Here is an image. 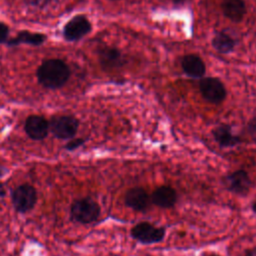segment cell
Returning a JSON list of instances; mask_svg holds the SVG:
<instances>
[{
	"instance_id": "1",
	"label": "cell",
	"mask_w": 256,
	"mask_h": 256,
	"mask_svg": "<svg viewBox=\"0 0 256 256\" xmlns=\"http://www.w3.org/2000/svg\"><path fill=\"white\" fill-rule=\"evenodd\" d=\"M69 66L60 59L45 60L37 69L38 82L45 88L62 87L70 77Z\"/></svg>"
},
{
	"instance_id": "2",
	"label": "cell",
	"mask_w": 256,
	"mask_h": 256,
	"mask_svg": "<svg viewBox=\"0 0 256 256\" xmlns=\"http://www.w3.org/2000/svg\"><path fill=\"white\" fill-rule=\"evenodd\" d=\"M71 218L82 224L95 221L100 215V207L96 201L86 197L74 201L71 205Z\"/></svg>"
},
{
	"instance_id": "3",
	"label": "cell",
	"mask_w": 256,
	"mask_h": 256,
	"mask_svg": "<svg viewBox=\"0 0 256 256\" xmlns=\"http://www.w3.org/2000/svg\"><path fill=\"white\" fill-rule=\"evenodd\" d=\"M199 90L202 97L212 104H219L226 97L225 86L222 81L216 77L200 78Z\"/></svg>"
},
{
	"instance_id": "4",
	"label": "cell",
	"mask_w": 256,
	"mask_h": 256,
	"mask_svg": "<svg viewBox=\"0 0 256 256\" xmlns=\"http://www.w3.org/2000/svg\"><path fill=\"white\" fill-rule=\"evenodd\" d=\"M79 127L77 118L71 115L54 116L49 122V128L53 135L59 139L72 138Z\"/></svg>"
},
{
	"instance_id": "5",
	"label": "cell",
	"mask_w": 256,
	"mask_h": 256,
	"mask_svg": "<svg viewBox=\"0 0 256 256\" xmlns=\"http://www.w3.org/2000/svg\"><path fill=\"white\" fill-rule=\"evenodd\" d=\"M165 233L164 227H156L148 222L138 223L131 229V236L143 244L160 242L164 239Z\"/></svg>"
},
{
	"instance_id": "6",
	"label": "cell",
	"mask_w": 256,
	"mask_h": 256,
	"mask_svg": "<svg viewBox=\"0 0 256 256\" xmlns=\"http://www.w3.org/2000/svg\"><path fill=\"white\" fill-rule=\"evenodd\" d=\"M37 200V193L33 186L22 184L14 189L12 193V201L18 212L25 213L31 210Z\"/></svg>"
},
{
	"instance_id": "7",
	"label": "cell",
	"mask_w": 256,
	"mask_h": 256,
	"mask_svg": "<svg viewBox=\"0 0 256 256\" xmlns=\"http://www.w3.org/2000/svg\"><path fill=\"white\" fill-rule=\"evenodd\" d=\"M91 23L85 15H75L63 28V36L67 41H77L91 31Z\"/></svg>"
},
{
	"instance_id": "8",
	"label": "cell",
	"mask_w": 256,
	"mask_h": 256,
	"mask_svg": "<svg viewBox=\"0 0 256 256\" xmlns=\"http://www.w3.org/2000/svg\"><path fill=\"white\" fill-rule=\"evenodd\" d=\"M224 183L229 191L242 196L246 195L252 186V181L245 170H237L227 175Z\"/></svg>"
},
{
	"instance_id": "9",
	"label": "cell",
	"mask_w": 256,
	"mask_h": 256,
	"mask_svg": "<svg viewBox=\"0 0 256 256\" xmlns=\"http://www.w3.org/2000/svg\"><path fill=\"white\" fill-rule=\"evenodd\" d=\"M24 129L31 139L41 140L48 134L49 122L40 115H31L26 119Z\"/></svg>"
},
{
	"instance_id": "10",
	"label": "cell",
	"mask_w": 256,
	"mask_h": 256,
	"mask_svg": "<svg viewBox=\"0 0 256 256\" xmlns=\"http://www.w3.org/2000/svg\"><path fill=\"white\" fill-rule=\"evenodd\" d=\"M124 202L135 211H146L150 205V197L143 188L134 187L126 192Z\"/></svg>"
},
{
	"instance_id": "11",
	"label": "cell",
	"mask_w": 256,
	"mask_h": 256,
	"mask_svg": "<svg viewBox=\"0 0 256 256\" xmlns=\"http://www.w3.org/2000/svg\"><path fill=\"white\" fill-rule=\"evenodd\" d=\"M181 67L184 73L191 78H202L206 72V66L197 54H187L181 58Z\"/></svg>"
},
{
	"instance_id": "12",
	"label": "cell",
	"mask_w": 256,
	"mask_h": 256,
	"mask_svg": "<svg viewBox=\"0 0 256 256\" xmlns=\"http://www.w3.org/2000/svg\"><path fill=\"white\" fill-rule=\"evenodd\" d=\"M177 200L176 191L169 186H160L155 189L151 196L153 204L161 208H171Z\"/></svg>"
},
{
	"instance_id": "13",
	"label": "cell",
	"mask_w": 256,
	"mask_h": 256,
	"mask_svg": "<svg viewBox=\"0 0 256 256\" xmlns=\"http://www.w3.org/2000/svg\"><path fill=\"white\" fill-rule=\"evenodd\" d=\"M99 61L104 68H118L124 64V58L119 49L115 47H103L99 51Z\"/></svg>"
},
{
	"instance_id": "14",
	"label": "cell",
	"mask_w": 256,
	"mask_h": 256,
	"mask_svg": "<svg viewBox=\"0 0 256 256\" xmlns=\"http://www.w3.org/2000/svg\"><path fill=\"white\" fill-rule=\"evenodd\" d=\"M213 137L221 147H233L241 142L239 136L233 134L230 125L220 124L212 131Z\"/></svg>"
},
{
	"instance_id": "15",
	"label": "cell",
	"mask_w": 256,
	"mask_h": 256,
	"mask_svg": "<svg viewBox=\"0 0 256 256\" xmlns=\"http://www.w3.org/2000/svg\"><path fill=\"white\" fill-rule=\"evenodd\" d=\"M221 8L225 17L233 22L241 21L246 14V5L243 0H223Z\"/></svg>"
},
{
	"instance_id": "16",
	"label": "cell",
	"mask_w": 256,
	"mask_h": 256,
	"mask_svg": "<svg viewBox=\"0 0 256 256\" xmlns=\"http://www.w3.org/2000/svg\"><path fill=\"white\" fill-rule=\"evenodd\" d=\"M46 40V36L41 33H32L29 31H20L16 37L7 40L8 46H16L19 44H28L32 46H39Z\"/></svg>"
},
{
	"instance_id": "17",
	"label": "cell",
	"mask_w": 256,
	"mask_h": 256,
	"mask_svg": "<svg viewBox=\"0 0 256 256\" xmlns=\"http://www.w3.org/2000/svg\"><path fill=\"white\" fill-rule=\"evenodd\" d=\"M212 46L220 53H229L234 50L236 41L233 37L225 32H218L212 38Z\"/></svg>"
},
{
	"instance_id": "18",
	"label": "cell",
	"mask_w": 256,
	"mask_h": 256,
	"mask_svg": "<svg viewBox=\"0 0 256 256\" xmlns=\"http://www.w3.org/2000/svg\"><path fill=\"white\" fill-rule=\"evenodd\" d=\"M8 33H9V28L8 26L0 22V43H6L8 40Z\"/></svg>"
},
{
	"instance_id": "19",
	"label": "cell",
	"mask_w": 256,
	"mask_h": 256,
	"mask_svg": "<svg viewBox=\"0 0 256 256\" xmlns=\"http://www.w3.org/2000/svg\"><path fill=\"white\" fill-rule=\"evenodd\" d=\"M84 142H85V140H84V139H82V138L73 139V140H70V141L66 144L65 148H66L67 150H74V149L78 148L79 146H81Z\"/></svg>"
},
{
	"instance_id": "20",
	"label": "cell",
	"mask_w": 256,
	"mask_h": 256,
	"mask_svg": "<svg viewBox=\"0 0 256 256\" xmlns=\"http://www.w3.org/2000/svg\"><path fill=\"white\" fill-rule=\"evenodd\" d=\"M248 131L251 134V136L256 139V117L253 118L249 124H248Z\"/></svg>"
},
{
	"instance_id": "21",
	"label": "cell",
	"mask_w": 256,
	"mask_h": 256,
	"mask_svg": "<svg viewBox=\"0 0 256 256\" xmlns=\"http://www.w3.org/2000/svg\"><path fill=\"white\" fill-rule=\"evenodd\" d=\"M30 3L32 5H35V6H43L45 5L49 0H29Z\"/></svg>"
},
{
	"instance_id": "22",
	"label": "cell",
	"mask_w": 256,
	"mask_h": 256,
	"mask_svg": "<svg viewBox=\"0 0 256 256\" xmlns=\"http://www.w3.org/2000/svg\"><path fill=\"white\" fill-rule=\"evenodd\" d=\"M245 256H256V248L249 249V250L245 253Z\"/></svg>"
},
{
	"instance_id": "23",
	"label": "cell",
	"mask_w": 256,
	"mask_h": 256,
	"mask_svg": "<svg viewBox=\"0 0 256 256\" xmlns=\"http://www.w3.org/2000/svg\"><path fill=\"white\" fill-rule=\"evenodd\" d=\"M5 195V189L2 184H0V197H3Z\"/></svg>"
},
{
	"instance_id": "24",
	"label": "cell",
	"mask_w": 256,
	"mask_h": 256,
	"mask_svg": "<svg viewBox=\"0 0 256 256\" xmlns=\"http://www.w3.org/2000/svg\"><path fill=\"white\" fill-rule=\"evenodd\" d=\"M173 3H176V4H183L185 3L187 0H171Z\"/></svg>"
},
{
	"instance_id": "25",
	"label": "cell",
	"mask_w": 256,
	"mask_h": 256,
	"mask_svg": "<svg viewBox=\"0 0 256 256\" xmlns=\"http://www.w3.org/2000/svg\"><path fill=\"white\" fill-rule=\"evenodd\" d=\"M252 210L256 213V198H255V200L252 203Z\"/></svg>"
},
{
	"instance_id": "26",
	"label": "cell",
	"mask_w": 256,
	"mask_h": 256,
	"mask_svg": "<svg viewBox=\"0 0 256 256\" xmlns=\"http://www.w3.org/2000/svg\"><path fill=\"white\" fill-rule=\"evenodd\" d=\"M113 1H115V0H113Z\"/></svg>"
}]
</instances>
